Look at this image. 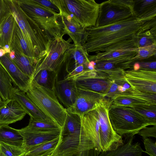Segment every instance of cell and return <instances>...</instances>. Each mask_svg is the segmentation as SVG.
I'll list each match as a JSON object with an SVG mask.
<instances>
[{
  "mask_svg": "<svg viewBox=\"0 0 156 156\" xmlns=\"http://www.w3.org/2000/svg\"><path fill=\"white\" fill-rule=\"evenodd\" d=\"M145 22L133 16L107 25L86 28L83 46L88 54L135 49L136 37L142 31Z\"/></svg>",
  "mask_w": 156,
  "mask_h": 156,
  "instance_id": "6da1fadb",
  "label": "cell"
},
{
  "mask_svg": "<svg viewBox=\"0 0 156 156\" xmlns=\"http://www.w3.org/2000/svg\"><path fill=\"white\" fill-rule=\"evenodd\" d=\"M26 93L45 115L60 129L62 127L67 110L60 103L53 90L41 86L32 80Z\"/></svg>",
  "mask_w": 156,
  "mask_h": 156,
  "instance_id": "7a4b0ae2",
  "label": "cell"
},
{
  "mask_svg": "<svg viewBox=\"0 0 156 156\" xmlns=\"http://www.w3.org/2000/svg\"><path fill=\"white\" fill-rule=\"evenodd\" d=\"M20 7L38 25L49 40L62 37L63 26L59 13L32 0H16Z\"/></svg>",
  "mask_w": 156,
  "mask_h": 156,
  "instance_id": "3957f363",
  "label": "cell"
},
{
  "mask_svg": "<svg viewBox=\"0 0 156 156\" xmlns=\"http://www.w3.org/2000/svg\"><path fill=\"white\" fill-rule=\"evenodd\" d=\"M108 114L114 130L125 139L134 136L140 130L151 125L131 107L110 105Z\"/></svg>",
  "mask_w": 156,
  "mask_h": 156,
  "instance_id": "277c9868",
  "label": "cell"
},
{
  "mask_svg": "<svg viewBox=\"0 0 156 156\" xmlns=\"http://www.w3.org/2000/svg\"><path fill=\"white\" fill-rule=\"evenodd\" d=\"M51 1L59 9L60 15L73 18L84 28L95 26L100 4L94 0Z\"/></svg>",
  "mask_w": 156,
  "mask_h": 156,
  "instance_id": "5b68a950",
  "label": "cell"
},
{
  "mask_svg": "<svg viewBox=\"0 0 156 156\" xmlns=\"http://www.w3.org/2000/svg\"><path fill=\"white\" fill-rule=\"evenodd\" d=\"M110 105V99L105 97L96 103L95 108L98 114L100 142L102 151L115 150L124 142L122 137L115 132L111 125L108 114Z\"/></svg>",
  "mask_w": 156,
  "mask_h": 156,
  "instance_id": "8992f818",
  "label": "cell"
},
{
  "mask_svg": "<svg viewBox=\"0 0 156 156\" xmlns=\"http://www.w3.org/2000/svg\"><path fill=\"white\" fill-rule=\"evenodd\" d=\"M6 1L12 15L36 56L37 64L39 63L47 54L46 46L32 27L17 0H6Z\"/></svg>",
  "mask_w": 156,
  "mask_h": 156,
  "instance_id": "52a82bcc",
  "label": "cell"
},
{
  "mask_svg": "<svg viewBox=\"0 0 156 156\" xmlns=\"http://www.w3.org/2000/svg\"><path fill=\"white\" fill-rule=\"evenodd\" d=\"M133 0H109L100 4L95 26L107 25L134 16Z\"/></svg>",
  "mask_w": 156,
  "mask_h": 156,
  "instance_id": "ba28073f",
  "label": "cell"
},
{
  "mask_svg": "<svg viewBox=\"0 0 156 156\" xmlns=\"http://www.w3.org/2000/svg\"><path fill=\"white\" fill-rule=\"evenodd\" d=\"M62 136L59 144L52 156L76 154L89 151L95 156L102 152L100 143L85 133Z\"/></svg>",
  "mask_w": 156,
  "mask_h": 156,
  "instance_id": "9c48e42d",
  "label": "cell"
},
{
  "mask_svg": "<svg viewBox=\"0 0 156 156\" xmlns=\"http://www.w3.org/2000/svg\"><path fill=\"white\" fill-rule=\"evenodd\" d=\"M72 41L70 37L67 40L62 37L49 40L47 54L40 62L35 66V70L32 77L42 69L52 71L58 74L64 63L67 51L74 46L71 43Z\"/></svg>",
  "mask_w": 156,
  "mask_h": 156,
  "instance_id": "30bf717a",
  "label": "cell"
},
{
  "mask_svg": "<svg viewBox=\"0 0 156 156\" xmlns=\"http://www.w3.org/2000/svg\"><path fill=\"white\" fill-rule=\"evenodd\" d=\"M77 87L99 93L104 97L113 83L112 80L104 73L94 70H85L73 78Z\"/></svg>",
  "mask_w": 156,
  "mask_h": 156,
  "instance_id": "8fae6325",
  "label": "cell"
},
{
  "mask_svg": "<svg viewBox=\"0 0 156 156\" xmlns=\"http://www.w3.org/2000/svg\"><path fill=\"white\" fill-rule=\"evenodd\" d=\"M125 79L131 87L141 91L156 94V71L140 69L124 71Z\"/></svg>",
  "mask_w": 156,
  "mask_h": 156,
  "instance_id": "7c38bea8",
  "label": "cell"
},
{
  "mask_svg": "<svg viewBox=\"0 0 156 156\" xmlns=\"http://www.w3.org/2000/svg\"><path fill=\"white\" fill-rule=\"evenodd\" d=\"M77 88L75 101L71 107L66 110L80 117L88 112L95 109L96 103L105 97L99 93L81 87Z\"/></svg>",
  "mask_w": 156,
  "mask_h": 156,
  "instance_id": "4fadbf2b",
  "label": "cell"
},
{
  "mask_svg": "<svg viewBox=\"0 0 156 156\" xmlns=\"http://www.w3.org/2000/svg\"><path fill=\"white\" fill-rule=\"evenodd\" d=\"M18 130L23 138L22 147L24 152L30 147L56 138L60 135L61 133V129L45 131L27 126Z\"/></svg>",
  "mask_w": 156,
  "mask_h": 156,
  "instance_id": "5bb4252c",
  "label": "cell"
},
{
  "mask_svg": "<svg viewBox=\"0 0 156 156\" xmlns=\"http://www.w3.org/2000/svg\"><path fill=\"white\" fill-rule=\"evenodd\" d=\"M53 90L58 99L66 108L71 107L75 103L77 97V88L75 80L73 79L58 80L55 82Z\"/></svg>",
  "mask_w": 156,
  "mask_h": 156,
  "instance_id": "9a60e30c",
  "label": "cell"
},
{
  "mask_svg": "<svg viewBox=\"0 0 156 156\" xmlns=\"http://www.w3.org/2000/svg\"><path fill=\"white\" fill-rule=\"evenodd\" d=\"M0 62L11 77L12 83L19 89L26 93L30 86L31 78L20 70L10 58L9 54L0 58Z\"/></svg>",
  "mask_w": 156,
  "mask_h": 156,
  "instance_id": "2e32d148",
  "label": "cell"
},
{
  "mask_svg": "<svg viewBox=\"0 0 156 156\" xmlns=\"http://www.w3.org/2000/svg\"><path fill=\"white\" fill-rule=\"evenodd\" d=\"M27 113L15 99H9L4 101L0 107V125L15 123L22 120Z\"/></svg>",
  "mask_w": 156,
  "mask_h": 156,
  "instance_id": "e0dca14e",
  "label": "cell"
},
{
  "mask_svg": "<svg viewBox=\"0 0 156 156\" xmlns=\"http://www.w3.org/2000/svg\"><path fill=\"white\" fill-rule=\"evenodd\" d=\"M11 50L16 52L22 54L27 57L35 66L37 63L36 56L17 23L15 26L10 45Z\"/></svg>",
  "mask_w": 156,
  "mask_h": 156,
  "instance_id": "ac0fdd59",
  "label": "cell"
},
{
  "mask_svg": "<svg viewBox=\"0 0 156 156\" xmlns=\"http://www.w3.org/2000/svg\"><path fill=\"white\" fill-rule=\"evenodd\" d=\"M11 98L16 100L30 118L54 122L37 107L26 93L17 88L14 87L11 95Z\"/></svg>",
  "mask_w": 156,
  "mask_h": 156,
  "instance_id": "d6986e66",
  "label": "cell"
},
{
  "mask_svg": "<svg viewBox=\"0 0 156 156\" xmlns=\"http://www.w3.org/2000/svg\"><path fill=\"white\" fill-rule=\"evenodd\" d=\"M60 16L63 35L66 34L68 35L75 45L83 46L85 42V28L82 27L73 18Z\"/></svg>",
  "mask_w": 156,
  "mask_h": 156,
  "instance_id": "ffe728a7",
  "label": "cell"
},
{
  "mask_svg": "<svg viewBox=\"0 0 156 156\" xmlns=\"http://www.w3.org/2000/svg\"><path fill=\"white\" fill-rule=\"evenodd\" d=\"M89 55L83 46L74 45L69 48L66 53L64 62L66 71L69 73L81 65H84L87 68L90 62Z\"/></svg>",
  "mask_w": 156,
  "mask_h": 156,
  "instance_id": "44dd1931",
  "label": "cell"
},
{
  "mask_svg": "<svg viewBox=\"0 0 156 156\" xmlns=\"http://www.w3.org/2000/svg\"><path fill=\"white\" fill-rule=\"evenodd\" d=\"M137 48L134 50H118L103 52L88 56L90 61L95 62H112L119 61L134 62V57L137 53Z\"/></svg>",
  "mask_w": 156,
  "mask_h": 156,
  "instance_id": "7402d4cb",
  "label": "cell"
},
{
  "mask_svg": "<svg viewBox=\"0 0 156 156\" xmlns=\"http://www.w3.org/2000/svg\"><path fill=\"white\" fill-rule=\"evenodd\" d=\"M134 137L125 139L123 144L116 149L102 151L98 156H142L144 151L140 143H133Z\"/></svg>",
  "mask_w": 156,
  "mask_h": 156,
  "instance_id": "603a6c76",
  "label": "cell"
},
{
  "mask_svg": "<svg viewBox=\"0 0 156 156\" xmlns=\"http://www.w3.org/2000/svg\"><path fill=\"white\" fill-rule=\"evenodd\" d=\"M135 16L143 21L156 19V0H134Z\"/></svg>",
  "mask_w": 156,
  "mask_h": 156,
  "instance_id": "cb8c5ba5",
  "label": "cell"
},
{
  "mask_svg": "<svg viewBox=\"0 0 156 156\" xmlns=\"http://www.w3.org/2000/svg\"><path fill=\"white\" fill-rule=\"evenodd\" d=\"M62 139L61 135L56 138L30 147L24 151V156H47L51 155Z\"/></svg>",
  "mask_w": 156,
  "mask_h": 156,
  "instance_id": "d4e9b609",
  "label": "cell"
},
{
  "mask_svg": "<svg viewBox=\"0 0 156 156\" xmlns=\"http://www.w3.org/2000/svg\"><path fill=\"white\" fill-rule=\"evenodd\" d=\"M67 111L64 124L61 128V136L83 133L80 117L77 114Z\"/></svg>",
  "mask_w": 156,
  "mask_h": 156,
  "instance_id": "484cf974",
  "label": "cell"
},
{
  "mask_svg": "<svg viewBox=\"0 0 156 156\" xmlns=\"http://www.w3.org/2000/svg\"><path fill=\"white\" fill-rule=\"evenodd\" d=\"M0 142L17 147H22L23 138L18 129L9 125H0Z\"/></svg>",
  "mask_w": 156,
  "mask_h": 156,
  "instance_id": "4316f807",
  "label": "cell"
},
{
  "mask_svg": "<svg viewBox=\"0 0 156 156\" xmlns=\"http://www.w3.org/2000/svg\"><path fill=\"white\" fill-rule=\"evenodd\" d=\"M16 21L12 15H10L0 25V48L10 45Z\"/></svg>",
  "mask_w": 156,
  "mask_h": 156,
  "instance_id": "83f0119b",
  "label": "cell"
},
{
  "mask_svg": "<svg viewBox=\"0 0 156 156\" xmlns=\"http://www.w3.org/2000/svg\"><path fill=\"white\" fill-rule=\"evenodd\" d=\"M58 75V74L53 71L42 69L34 75L31 80H33L39 85L53 90Z\"/></svg>",
  "mask_w": 156,
  "mask_h": 156,
  "instance_id": "f1b7e54d",
  "label": "cell"
},
{
  "mask_svg": "<svg viewBox=\"0 0 156 156\" xmlns=\"http://www.w3.org/2000/svg\"><path fill=\"white\" fill-rule=\"evenodd\" d=\"M13 88L11 77L0 62V97L3 101L10 99Z\"/></svg>",
  "mask_w": 156,
  "mask_h": 156,
  "instance_id": "f546056e",
  "label": "cell"
},
{
  "mask_svg": "<svg viewBox=\"0 0 156 156\" xmlns=\"http://www.w3.org/2000/svg\"><path fill=\"white\" fill-rule=\"evenodd\" d=\"M12 61L23 73L31 79L35 70V66L27 57L15 52V58Z\"/></svg>",
  "mask_w": 156,
  "mask_h": 156,
  "instance_id": "4dcf8cb0",
  "label": "cell"
},
{
  "mask_svg": "<svg viewBox=\"0 0 156 156\" xmlns=\"http://www.w3.org/2000/svg\"><path fill=\"white\" fill-rule=\"evenodd\" d=\"M132 108L141 115L151 125H156V105H141Z\"/></svg>",
  "mask_w": 156,
  "mask_h": 156,
  "instance_id": "1f68e13d",
  "label": "cell"
},
{
  "mask_svg": "<svg viewBox=\"0 0 156 156\" xmlns=\"http://www.w3.org/2000/svg\"><path fill=\"white\" fill-rule=\"evenodd\" d=\"M156 27L150 30L142 31L138 34L136 43L138 48L156 44Z\"/></svg>",
  "mask_w": 156,
  "mask_h": 156,
  "instance_id": "d6a6232c",
  "label": "cell"
},
{
  "mask_svg": "<svg viewBox=\"0 0 156 156\" xmlns=\"http://www.w3.org/2000/svg\"><path fill=\"white\" fill-rule=\"evenodd\" d=\"M94 70L97 72H105L125 69L131 68V65L127 63H118L108 62H95Z\"/></svg>",
  "mask_w": 156,
  "mask_h": 156,
  "instance_id": "836d02e7",
  "label": "cell"
},
{
  "mask_svg": "<svg viewBox=\"0 0 156 156\" xmlns=\"http://www.w3.org/2000/svg\"><path fill=\"white\" fill-rule=\"evenodd\" d=\"M27 126L31 128L45 131L60 129L59 126L53 122L30 118L29 124Z\"/></svg>",
  "mask_w": 156,
  "mask_h": 156,
  "instance_id": "e575fe53",
  "label": "cell"
},
{
  "mask_svg": "<svg viewBox=\"0 0 156 156\" xmlns=\"http://www.w3.org/2000/svg\"><path fill=\"white\" fill-rule=\"evenodd\" d=\"M156 54V44L137 48V53L134 57V61L147 58Z\"/></svg>",
  "mask_w": 156,
  "mask_h": 156,
  "instance_id": "d590c367",
  "label": "cell"
},
{
  "mask_svg": "<svg viewBox=\"0 0 156 156\" xmlns=\"http://www.w3.org/2000/svg\"><path fill=\"white\" fill-rule=\"evenodd\" d=\"M0 151L5 156H20L24 154L22 147L0 142Z\"/></svg>",
  "mask_w": 156,
  "mask_h": 156,
  "instance_id": "8d00e7d4",
  "label": "cell"
},
{
  "mask_svg": "<svg viewBox=\"0 0 156 156\" xmlns=\"http://www.w3.org/2000/svg\"><path fill=\"white\" fill-rule=\"evenodd\" d=\"M12 12L6 0H0V25Z\"/></svg>",
  "mask_w": 156,
  "mask_h": 156,
  "instance_id": "74e56055",
  "label": "cell"
},
{
  "mask_svg": "<svg viewBox=\"0 0 156 156\" xmlns=\"http://www.w3.org/2000/svg\"><path fill=\"white\" fill-rule=\"evenodd\" d=\"M145 151L150 156H156V143L148 137L143 138Z\"/></svg>",
  "mask_w": 156,
  "mask_h": 156,
  "instance_id": "f35d334b",
  "label": "cell"
},
{
  "mask_svg": "<svg viewBox=\"0 0 156 156\" xmlns=\"http://www.w3.org/2000/svg\"><path fill=\"white\" fill-rule=\"evenodd\" d=\"M143 138L152 136L156 137V125L150 127H145L140 130L137 133Z\"/></svg>",
  "mask_w": 156,
  "mask_h": 156,
  "instance_id": "ab89813d",
  "label": "cell"
},
{
  "mask_svg": "<svg viewBox=\"0 0 156 156\" xmlns=\"http://www.w3.org/2000/svg\"><path fill=\"white\" fill-rule=\"evenodd\" d=\"M32 1L59 13V11L56 6L51 0H32Z\"/></svg>",
  "mask_w": 156,
  "mask_h": 156,
  "instance_id": "60d3db41",
  "label": "cell"
},
{
  "mask_svg": "<svg viewBox=\"0 0 156 156\" xmlns=\"http://www.w3.org/2000/svg\"><path fill=\"white\" fill-rule=\"evenodd\" d=\"M86 69H87L84 65H81L79 66L70 73H68L64 78L66 79L72 78Z\"/></svg>",
  "mask_w": 156,
  "mask_h": 156,
  "instance_id": "b9f144b4",
  "label": "cell"
},
{
  "mask_svg": "<svg viewBox=\"0 0 156 156\" xmlns=\"http://www.w3.org/2000/svg\"><path fill=\"white\" fill-rule=\"evenodd\" d=\"M139 63L140 69L156 71V61L149 62H141Z\"/></svg>",
  "mask_w": 156,
  "mask_h": 156,
  "instance_id": "7bdbcfd3",
  "label": "cell"
},
{
  "mask_svg": "<svg viewBox=\"0 0 156 156\" xmlns=\"http://www.w3.org/2000/svg\"><path fill=\"white\" fill-rule=\"evenodd\" d=\"M2 48L3 49L6 54H9L11 52V50L9 45H5Z\"/></svg>",
  "mask_w": 156,
  "mask_h": 156,
  "instance_id": "ee69618b",
  "label": "cell"
},
{
  "mask_svg": "<svg viewBox=\"0 0 156 156\" xmlns=\"http://www.w3.org/2000/svg\"><path fill=\"white\" fill-rule=\"evenodd\" d=\"M9 54L10 58L12 60H13L15 58V51H14L11 50V52Z\"/></svg>",
  "mask_w": 156,
  "mask_h": 156,
  "instance_id": "f6af8a7d",
  "label": "cell"
},
{
  "mask_svg": "<svg viewBox=\"0 0 156 156\" xmlns=\"http://www.w3.org/2000/svg\"><path fill=\"white\" fill-rule=\"evenodd\" d=\"M81 153L76 154H69L64 155H56L52 156H80Z\"/></svg>",
  "mask_w": 156,
  "mask_h": 156,
  "instance_id": "bcb514c9",
  "label": "cell"
},
{
  "mask_svg": "<svg viewBox=\"0 0 156 156\" xmlns=\"http://www.w3.org/2000/svg\"><path fill=\"white\" fill-rule=\"evenodd\" d=\"M133 69L137 70L140 69V66L139 62H136L134 64L133 66Z\"/></svg>",
  "mask_w": 156,
  "mask_h": 156,
  "instance_id": "7dc6e473",
  "label": "cell"
},
{
  "mask_svg": "<svg viewBox=\"0 0 156 156\" xmlns=\"http://www.w3.org/2000/svg\"><path fill=\"white\" fill-rule=\"evenodd\" d=\"M6 54L5 52L2 48H0V58Z\"/></svg>",
  "mask_w": 156,
  "mask_h": 156,
  "instance_id": "c3c4849f",
  "label": "cell"
},
{
  "mask_svg": "<svg viewBox=\"0 0 156 156\" xmlns=\"http://www.w3.org/2000/svg\"><path fill=\"white\" fill-rule=\"evenodd\" d=\"M4 103V101H3L2 99L0 97V107H1Z\"/></svg>",
  "mask_w": 156,
  "mask_h": 156,
  "instance_id": "681fc988",
  "label": "cell"
},
{
  "mask_svg": "<svg viewBox=\"0 0 156 156\" xmlns=\"http://www.w3.org/2000/svg\"><path fill=\"white\" fill-rule=\"evenodd\" d=\"M0 156H5L2 152L0 151Z\"/></svg>",
  "mask_w": 156,
  "mask_h": 156,
  "instance_id": "f907efd6",
  "label": "cell"
},
{
  "mask_svg": "<svg viewBox=\"0 0 156 156\" xmlns=\"http://www.w3.org/2000/svg\"><path fill=\"white\" fill-rule=\"evenodd\" d=\"M20 156H24V154H22L21 155H20ZM52 156L51 155H48V156Z\"/></svg>",
  "mask_w": 156,
  "mask_h": 156,
  "instance_id": "816d5d0a",
  "label": "cell"
}]
</instances>
